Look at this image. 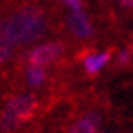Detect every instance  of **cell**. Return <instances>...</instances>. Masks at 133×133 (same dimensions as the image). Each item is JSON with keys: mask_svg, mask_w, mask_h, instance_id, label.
Segmentation results:
<instances>
[{"mask_svg": "<svg viewBox=\"0 0 133 133\" xmlns=\"http://www.w3.org/2000/svg\"><path fill=\"white\" fill-rule=\"evenodd\" d=\"M50 20L37 5H21L0 18V36L9 44H30L46 36Z\"/></svg>", "mask_w": 133, "mask_h": 133, "instance_id": "6da1fadb", "label": "cell"}, {"mask_svg": "<svg viewBox=\"0 0 133 133\" xmlns=\"http://www.w3.org/2000/svg\"><path fill=\"white\" fill-rule=\"evenodd\" d=\"M62 53H64V44L62 43H46V44H41V46L34 48L27 55V59H29V64L30 66H39V68H43L46 64L55 62Z\"/></svg>", "mask_w": 133, "mask_h": 133, "instance_id": "7a4b0ae2", "label": "cell"}, {"mask_svg": "<svg viewBox=\"0 0 133 133\" xmlns=\"http://www.w3.org/2000/svg\"><path fill=\"white\" fill-rule=\"evenodd\" d=\"M36 105H37V99L34 96H30V94H18V96L11 98L9 101L5 103L4 110H7L9 114H12L14 117H18L23 123V121L30 119L34 115Z\"/></svg>", "mask_w": 133, "mask_h": 133, "instance_id": "3957f363", "label": "cell"}, {"mask_svg": "<svg viewBox=\"0 0 133 133\" xmlns=\"http://www.w3.org/2000/svg\"><path fill=\"white\" fill-rule=\"evenodd\" d=\"M68 27L80 39H85L92 34V25L89 21V18L83 14V11H73L68 16Z\"/></svg>", "mask_w": 133, "mask_h": 133, "instance_id": "277c9868", "label": "cell"}, {"mask_svg": "<svg viewBox=\"0 0 133 133\" xmlns=\"http://www.w3.org/2000/svg\"><path fill=\"white\" fill-rule=\"evenodd\" d=\"M110 59V53L107 51V53H98V55H89V57H85V71L89 73V75H98L99 69H101L103 66L108 62Z\"/></svg>", "mask_w": 133, "mask_h": 133, "instance_id": "5b68a950", "label": "cell"}, {"mask_svg": "<svg viewBox=\"0 0 133 133\" xmlns=\"http://www.w3.org/2000/svg\"><path fill=\"white\" fill-rule=\"evenodd\" d=\"M98 126H99V117L96 114H92V115H87V117L80 119L71 128L69 133H96Z\"/></svg>", "mask_w": 133, "mask_h": 133, "instance_id": "8992f818", "label": "cell"}, {"mask_svg": "<svg viewBox=\"0 0 133 133\" xmlns=\"http://www.w3.org/2000/svg\"><path fill=\"white\" fill-rule=\"evenodd\" d=\"M27 80H29L30 85L37 87V85H41L46 80V73L39 66H29V69H27Z\"/></svg>", "mask_w": 133, "mask_h": 133, "instance_id": "52a82bcc", "label": "cell"}, {"mask_svg": "<svg viewBox=\"0 0 133 133\" xmlns=\"http://www.w3.org/2000/svg\"><path fill=\"white\" fill-rule=\"evenodd\" d=\"M11 53H12V44H9L0 36V64H4V62L7 61L11 57Z\"/></svg>", "mask_w": 133, "mask_h": 133, "instance_id": "ba28073f", "label": "cell"}, {"mask_svg": "<svg viewBox=\"0 0 133 133\" xmlns=\"http://www.w3.org/2000/svg\"><path fill=\"white\" fill-rule=\"evenodd\" d=\"M62 2H66L73 11H82V0H62Z\"/></svg>", "mask_w": 133, "mask_h": 133, "instance_id": "9c48e42d", "label": "cell"}, {"mask_svg": "<svg viewBox=\"0 0 133 133\" xmlns=\"http://www.w3.org/2000/svg\"><path fill=\"white\" fill-rule=\"evenodd\" d=\"M119 5H123L126 9H133V0H117Z\"/></svg>", "mask_w": 133, "mask_h": 133, "instance_id": "30bf717a", "label": "cell"}, {"mask_svg": "<svg viewBox=\"0 0 133 133\" xmlns=\"http://www.w3.org/2000/svg\"><path fill=\"white\" fill-rule=\"evenodd\" d=\"M128 61H130V51H123L121 57H119V62L121 64H128Z\"/></svg>", "mask_w": 133, "mask_h": 133, "instance_id": "8fae6325", "label": "cell"}]
</instances>
